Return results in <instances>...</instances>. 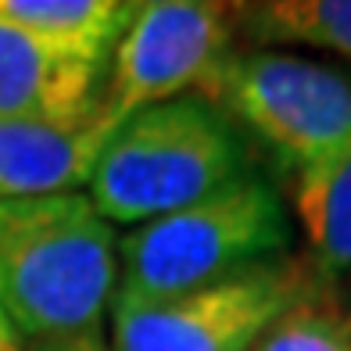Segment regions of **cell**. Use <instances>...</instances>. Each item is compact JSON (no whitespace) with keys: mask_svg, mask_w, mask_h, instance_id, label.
Wrapping results in <instances>:
<instances>
[{"mask_svg":"<svg viewBox=\"0 0 351 351\" xmlns=\"http://www.w3.org/2000/svg\"><path fill=\"white\" fill-rule=\"evenodd\" d=\"M244 169V140L233 119L190 93L136 111L111 133L86 197L108 222L143 226L208 197Z\"/></svg>","mask_w":351,"mask_h":351,"instance_id":"obj_3","label":"cell"},{"mask_svg":"<svg viewBox=\"0 0 351 351\" xmlns=\"http://www.w3.org/2000/svg\"><path fill=\"white\" fill-rule=\"evenodd\" d=\"M25 351H111V344L97 333H79V337L69 341H51V344H36V348H25Z\"/></svg>","mask_w":351,"mask_h":351,"instance_id":"obj_13","label":"cell"},{"mask_svg":"<svg viewBox=\"0 0 351 351\" xmlns=\"http://www.w3.org/2000/svg\"><path fill=\"white\" fill-rule=\"evenodd\" d=\"M104 65L0 22V122H79L97 111Z\"/></svg>","mask_w":351,"mask_h":351,"instance_id":"obj_7","label":"cell"},{"mask_svg":"<svg viewBox=\"0 0 351 351\" xmlns=\"http://www.w3.org/2000/svg\"><path fill=\"white\" fill-rule=\"evenodd\" d=\"M119 241L86 194L0 197V312L25 348L97 333Z\"/></svg>","mask_w":351,"mask_h":351,"instance_id":"obj_1","label":"cell"},{"mask_svg":"<svg viewBox=\"0 0 351 351\" xmlns=\"http://www.w3.org/2000/svg\"><path fill=\"white\" fill-rule=\"evenodd\" d=\"M291 244V215L258 169L186 208L151 219L119 241V283L111 301H165L273 262Z\"/></svg>","mask_w":351,"mask_h":351,"instance_id":"obj_2","label":"cell"},{"mask_svg":"<svg viewBox=\"0 0 351 351\" xmlns=\"http://www.w3.org/2000/svg\"><path fill=\"white\" fill-rule=\"evenodd\" d=\"M108 140L101 108L79 122H0V197H51L90 186Z\"/></svg>","mask_w":351,"mask_h":351,"instance_id":"obj_8","label":"cell"},{"mask_svg":"<svg viewBox=\"0 0 351 351\" xmlns=\"http://www.w3.org/2000/svg\"><path fill=\"white\" fill-rule=\"evenodd\" d=\"M254 351H351V312L315 291L298 301Z\"/></svg>","mask_w":351,"mask_h":351,"instance_id":"obj_12","label":"cell"},{"mask_svg":"<svg viewBox=\"0 0 351 351\" xmlns=\"http://www.w3.org/2000/svg\"><path fill=\"white\" fill-rule=\"evenodd\" d=\"M0 351H25V344L19 341V333L11 330V323L4 319V312H0Z\"/></svg>","mask_w":351,"mask_h":351,"instance_id":"obj_14","label":"cell"},{"mask_svg":"<svg viewBox=\"0 0 351 351\" xmlns=\"http://www.w3.org/2000/svg\"><path fill=\"white\" fill-rule=\"evenodd\" d=\"M204 101L258 136L291 172L351 147V72L291 51H233Z\"/></svg>","mask_w":351,"mask_h":351,"instance_id":"obj_4","label":"cell"},{"mask_svg":"<svg viewBox=\"0 0 351 351\" xmlns=\"http://www.w3.org/2000/svg\"><path fill=\"white\" fill-rule=\"evenodd\" d=\"M298 226L319 280L351 276V147L291 176Z\"/></svg>","mask_w":351,"mask_h":351,"instance_id":"obj_9","label":"cell"},{"mask_svg":"<svg viewBox=\"0 0 351 351\" xmlns=\"http://www.w3.org/2000/svg\"><path fill=\"white\" fill-rule=\"evenodd\" d=\"M133 14L136 4L122 0H0L4 25H14L93 65H108Z\"/></svg>","mask_w":351,"mask_h":351,"instance_id":"obj_10","label":"cell"},{"mask_svg":"<svg viewBox=\"0 0 351 351\" xmlns=\"http://www.w3.org/2000/svg\"><path fill=\"white\" fill-rule=\"evenodd\" d=\"M233 8L197 0L136 4L122 40L111 51L101 86V119L115 133L136 111L190 97H204L222 61L233 54Z\"/></svg>","mask_w":351,"mask_h":351,"instance_id":"obj_6","label":"cell"},{"mask_svg":"<svg viewBox=\"0 0 351 351\" xmlns=\"http://www.w3.org/2000/svg\"><path fill=\"white\" fill-rule=\"evenodd\" d=\"M233 25L254 43H301L351 65V0H262L233 8Z\"/></svg>","mask_w":351,"mask_h":351,"instance_id":"obj_11","label":"cell"},{"mask_svg":"<svg viewBox=\"0 0 351 351\" xmlns=\"http://www.w3.org/2000/svg\"><path fill=\"white\" fill-rule=\"evenodd\" d=\"M315 291L312 265L283 254L180 298L111 301V351H254Z\"/></svg>","mask_w":351,"mask_h":351,"instance_id":"obj_5","label":"cell"}]
</instances>
